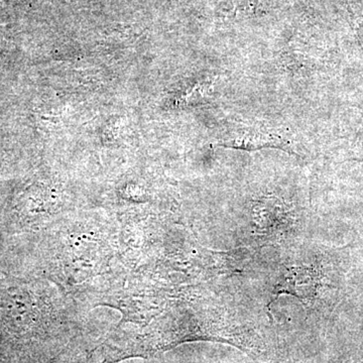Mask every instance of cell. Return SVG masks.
Here are the masks:
<instances>
[{
	"mask_svg": "<svg viewBox=\"0 0 363 363\" xmlns=\"http://www.w3.org/2000/svg\"><path fill=\"white\" fill-rule=\"evenodd\" d=\"M219 145L227 149H235L253 152L262 149H279L286 152H295L294 143L284 133L274 128L259 124L238 126L225 133V138Z\"/></svg>",
	"mask_w": 363,
	"mask_h": 363,
	"instance_id": "1",
	"label": "cell"
},
{
	"mask_svg": "<svg viewBox=\"0 0 363 363\" xmlns=\"http://www.w3.org/2000/svg\"><path fill=\"white\" fill-rule=\"evenodd\" d=\"M354 160H357V161H362V162H363V152H360V157H355Z\"/></svg>",
	"mask_w": 363,
	"mask_h": 363,
	"instance_id": "2",
	"label": "cell"
}]
</instances>
